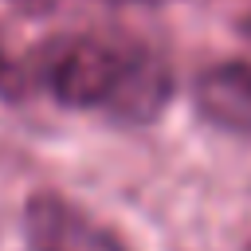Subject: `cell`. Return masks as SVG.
I'll use <instances>...</instances> for the list:
<instances>
[{
  "label": "cell",
  "instance_id": "obj_3",
  "mask_svg": "<svg viewBox=\"0 0 251 251\" xmlns=\"http://www.w3.org/2000/svg\"><path fill=\"white\" fill-rule=\"evenodd\" d=\"M196 114L235 137H251V63L247 59H220L208 63L192 78Z\"/></svg>",
  "mask_w": 251,
  "mask_h": 251
},
{
  "label": "cell",
  "instance_id": "obj_6",
  "mask_svg": "<svg viewBox=\"0 0 251 251\" xmlns=\"http://www.w3.org/2000/svg\"><path fill=\"white\" fill-rule=\"evenodd\" d=\"M247 251H251V247H247Z\"/></svg>",
  "mask_w": 251,
  "mask_h": 251
},
{
  "label": "cell",
  "instance_id": "obj_4",
  "mask_svg": "<svg viewBox=\"0 0 251 251\" xmlns=\"http://www.w3.org/2000/svg\"><path fill=\"white\" fill-rule=\"evenodd\" d=\"M27 86H31V75L4 51V39H0V98L20 102V98L27 94Z\"/></svg>",
  "mask_w": 251,
  "mask_h": 251
},
{
  "label": "cell",
  "instance_id": "obj_2",
  "mask_svg": "<svg viewBox=\"0 0 251 251\" xmlns=\"http://www.w3.org/2000/svg\"><path fill=\"white\" fill-rule=\"evenodd\" d=\"M27 251H137L118 227L90 216L63 192H31L24 204Z\"/></svg>",
  "mask_w": 251,
  "mask_h": 251
},
{
  "label": "cell",
  "instance_id": "obj_1",
  "mask_svg": "<svg viewBox=\"0 0 251 251\" xmlns=\"http://www.w3.org/2000/svg\"><path fill=\"white\" fill-rule=\"evenodd\" d=\"M137 43L106 35H59L47 39L31 63V82H39L55 102L71 110H106L114 114L126 86Z\"/></svg>",
  "mask_w": 251,
  "mask_h": 251
},
{
  "label": "cell",
  "instance_id": "obj_5",
  "mask_svg": "<svg viewBox=\"0 0 251 251\" xmlns=\"http://www.w3.org/2000/svg\"><path fill=\"white\" fill-rule=\"evenodd\" d=\"M239 35H243V39H247V43H251V12H247V16H243V20H239Z\"/></svg>",
  "mask_w": 251,
  "mask_h": 251
}]
</instances>
